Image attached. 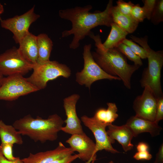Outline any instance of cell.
Returning <instances> with one entry per match:
<instances>
[{
    "mask_svg": "<svg viewBox=\"0 0 163 163\" xmlns=\"http://www.w3.org/2000/svg\"><path fill=\"white\" fill-rule=\"evenodd\" d=\"M113 2V0H110L105 9L102 11L90 12L92 8L91 5L84 7L76 6L59 11V16L61 18L70 21L72 24L70 29L64 30L62 33V37L73 35L69 45L70 48L75 49L78 48L80 41L85 37L89 36L91 30L95 27L98 26L110 27L113 22L111 15Z\"/></svg>",
    "mask_w": 163,
    "mask_h": 163,
    "instance_id": "obj_1",
    "label": "cell"
},
{
    "mask_svg": "<svg viewBox=\"0 0 163 163\" xmlns=\"http://www.w3.org/2000/svg\"><path fill=\"white\" fill-rule=\"evenodd\" d=\"M88 36L95 42L96 48L91 53L96 63L106 73L119 77L127 88L131 89L132 76L140 66L128 64L125 56L116 48L104 50L99 35L91 32Z\"/></svg>",
    "mask_w": 163,
    "mask_h": 163,
    "instance_id": "obj_2",
    "label": "cell"
},
{
    "mask_svg": "<svg viewBox=\"0 0 163 163\" xmlns=\"http://www.w3.org/2000/svg\"><path fill=\"white\" fill-rule=\"evenodd\" d=\"M64 123V120L56 114L49 116L46 119L39 116L34 118L27 115L15 120L13 126L21 135L27 136L34 142L43 143L56 140Z\"/></svg>",
    "mask_w": 163,
    "mask_h": 163,
    "instance_id": "obj_3",
    "label": "cell"
},
{
    "mask_svg": "<svg viewBox=\"0 0 163 163\" xmlns=\"http://www.w3.org/2000/svg\"><path fill=\"white\" fill-rule=\"evenodd\" d=\"M130 37L133 41L141 45L146 53L148 66L143 71L140 80L141 86L149 87L157 98L162 96L161 75L163 65V51H155L151 49L148 44L147 36L139 37L131 35Z\"/></svg>",
    "mask_w": 163,
    "mask_h": 163,
    "instance_id": "obj_4",
    "label": "cell"
},
{
    "mask_svg": "<svg viewBox=\"0 0 163 163\" xmlns=\"http://www.w3.org/2000/svg\"><path fill=\"white\" fill-rule=\"evenodd\" d=\"M33 70L32 73L27 79L39 91L45 88L50 81L59 77L68 78L71 75V70L67 66L56 61L37 63Z\"/></svg>",
    "mask_w": 163,
    "mask_h": 163,
    "instance_id": "obj_5",
    "label": "cell"
},
{
    "mask_svg": "<svg viewBox=\"0 0 163 163\" xmlns=\"http://www.w3.org/2000/svg\"><path fill=\"white\" fill-rule=\"evenodd\" d=\"M91 44L83 47L84 66L82 69L76 74V81L80 85H85L90 89L92 83L97 81L107 79L119 80L118 77L110 75L105 72L96 63L93 57Z\"/></svg>",
    "mask_w": 163,
    "mask_h": 163,
    "instance_id": "obj_6",
    "label": "cell"
},
{
    "mask_svg": "<svg viewBox=\"0 0 163 163\" xmlns=\"http://www.w3.org/2000/svg\"><path fill=\"white\" fill-rule=\"evenodd\" d=\"M38 91L23 75H13L3 78L0 87V100L11 101Z\"/></svg>",
    "mask_w": 163,
    "mask_h": 163,
    "instance_id": "obj_7",
    "label": "cell"
},
{
    "mask_svg": "<svg viewBox=\"0 0 163 163\" xmlns=\"http://www.w3.org/2000/svg\"><path fill=\"white\" fill-rule=\"evenodd\" d=\"M34 66L27 61L15 47L0 54V73L3 76L24 75L33 69Z\"/></svg>",
    "mask_w": 163,
    "mask_h": 163,
    "instance_id": "obj_8",
    "label": "cell"
},
{
    "mask_svg": "<svg viewBox=\"0 0 163 163\" xmlns=\"http://www.w3.org/2000/svg\"><path fill=\"white\" fill-rule=\"evenodd\" d=\"M34 6L24 14L6 19H0L1 27L8 30L13 34L15 43H18L29 32L31 24L40 17L34 12Z\"/></svg>",
    "mask_w": 163,
    "mask_h": 163,
    "instance_id": "obj_9",
    "label": "cell"
},
{
    "mask_svg": "<svg viewBox=\"0 0 163 163\" xmlns=\"http://www.w3.org/2000/svg\"><path fill=\"white\" fill-rule=\"evenodd\" d=\"M81 119L83 124L91 130L94 136L96 153L103 150L113 154L119 152L112 146V144L115 142V140L110 139L107 135L106 126L97 121L93 117H90L85 115Z\"/></svg>",
    "mask_w": 163,
    "mask_h": 163,
    "instance_id": "obj_10",
    "label": "cell"
},
{
    "mask_svg": "<svg viewBox=\"0 0 163 163\" xmlns=\"http://www.w3.org/2000/svg\"><path fill=\"white\" fill-rule=\"evenodd\" d=\"M141 95L137 96L133 104L136 117L151 121L155 119L157 98L148 87L144 88Z\"/></svg>",
    "mask_w": 163,
    "mask_h": 163,
    "instance_id": "obj_11",
    "label": "cell"
},
{
    "mask_svg": "<svg viewBox=\"0 0 163 163\" xmlns=\"http://www.w3.org/2000/svg\"><path fill=\"white\" fill-rule=\"evenodd\" d=\"M79 98V94H75L63 100V107L66 119L64 120L66 125L62 127L61 130L72 135L85 133L76 111V104Z\"/></svg>",
    "mask_w": 163,
    "mask_h": 163,
    "instance_id": "obj_12",
    "label": "cell"
},
{
    "mask_svg": "<svg viewBox=\"0 0 163 163\" xmlns=\"http://www.w3.org/2000/svg\"><path fill=\"white\" fill-rule=\"evenodd\" d=\"M66 142L74 152L78 153L79 158L86 161V163H91L96 160L95 143L85 133L72 135Z\"/></svg>",
    "mask_w": 163,
    "mask_h": 163,
    "instance_id": "obj_13",
    "label": "cell"
},
{
    "mask_svg": "<svg viewBox=\"0 0 163 163\" xmlns=\"http://www.w3.org/2000/svg\"><path fill=\"white\" fill-rule=\"evenodd\" d=\"M74 152L70 147H66L60 142L54 149L34 154L30 153L28 157L21 159L23 163H50L56 159L72 155Z\"/></svg>",
    "mask_w": 163,
    "mask_h": 163,
    "instance_id": "obj_14",
    "label": "cell"
},
{
    "mask_svg": "<svg viewBox=\"0 0 163 163\" xmlns=\"http://www.w3.org/2000/svg\"><path fill=\"white\" fill-rule=\"evenodd\" d=\"M132 131L134 137L144 133H149L152 137L159 135L162 129L158 123L146 120L136 116L131 117L125 124Z\"/></svg>",
    "mask_w": 163,
    "mask_h": 163,
    "instance_id": "obj_15",
    "label": "cell"
},
{
    "mask_svg": "<svg viewBox=\"0 0 163 163\" xmlns=\"http://www.w3.org/2000/svg\"><path fill=\"white\" fill-rule=\"evenodd\" d=\"M107 135L113 140H117L122 145L125 152L132 150L134 145L131 141L134 137L130 129L126 124L117 126L112 124L107 126Z\"/></svg>",
    "mask_w": 163,
    "mask_h": 163,
    "instance_id": "obj_16",
    "label": "cell"
},
{
    "mask_svg": "<svg viewBox=\"0 0 163 163\" xmlns=\"http://www.w3.org/2000/svg\"><path fill=\"white\" fill-rule=\"evenodd\" d=\"M19 44L18 49L23 57L30 63L36 64L38 57L37 36L29 32Z\"/></svg>",
    "mask_w": 163,
    "mask_h": 163,
    "instance_id": "obj_17",
    "label": "cell"
},
{
    "mask_svg": "<svg viewBox=\"0 0 163 163\" xmlns=\"http://www.w3.org/2000/svg\"><path fill=\"white\" fill-rule=\"evenodd\" d=\"M111 15L113 22L125 30L128 34L134 32L137 28L139 23L130 15H127L119 11L117 6H113Z\"/></svg>",
    "mask_w": 163,
    "mask_h": 163,
    "instance_id": "obj_18",
    "label": "cell"
},
{
    "mask_svg": "<svg viewBox=\"0 0 163 163\" xmlns=\"http://www.w3.org/2000/svg\"><path fill=\"white\" fill-rule=\"evenodd\" d=\"M111 29L105 41L102 44L104 50L116 48L122 43L128 34L125 30L116 23L113 22L111 24Z\"/></svg>",
    "mask_w": 163,
    "mask_h": 163,
    "instance_id": "obj_19",
    "label": "cell"
},
{
    "mask_svg": "<svg viewBox=\"0 0 163 163\" xmlns=\"http://www.w3.org/2000/svg\"><path fill=\"white\" fill-rule=\"evenodd\" d=\"M107 109L100 108L96 111L94 118L100 123L107 126L112 124L118 117V109L115 104L107 103Z\"/></svg>",
    "mask_w": 163,
    "mask_h": 163,
    "instance_id": "obj_20",
    "label": "cell"
},
{
    "mask_svg": "<svg viewBox=\"0 0 163 163\" xmlns=\"http://www.w3.org/2000/svg\"><path fill=\"white\" fill-rule=\"evenodd\" d=\"M37 36L38 50L37 63L50 61L53 46L52 40L47 34L44 33L40 34Z\"/></svg>",
    "mask_w": 163,
    "mask_h": 163,
    "instance_id": "obj_21",
    "label": "cell"
},
{
    "mask_svg": "<svg viewBox=\"0 0 163 163\" xmlns=\"http://www.w3.org/2000/svg\"><path fill=\"white\" fill-rule=\"evenodd\" d=\"M0 138L1 143L21 145L23 141L21 135L13 126L5 124L0 120Z\"/></svg>",
    "mask_w": 163,
    "mask_h": 163,
    "instance_id": "obj_22",
    "label": "cell"
},
{
    "mask_svg": "<svg viewBox=\"0 0 163 163\" xmlns=\"http://www.w3.org/2000/svg\"><path fill=\"white\" fill-rule=\"evenodd\" d=\"M115 48L129 59L133 62L134 65L140 67L142 65L143 63L141 59L135 54L126 45L122 43Z\"/></svg>",
    "mask_w": 163,
    "mask_h": 163,
    "instance_id": "obj_23",
    "label": "cell"
},
{
    "mask_svg": "<svg viewBox=\"0 0 163 163\" xmlns=\"http://www.w3.org/2000/svg\"><path fill=\"white\" fill-rule=\"evenodd\" d=\"M150 20L155 25H157L163 21V0H156Z\"/></svg>",
    "mask_w": 163,
    "mask_h": 163,
    "instance_id": "obj_24",
    "label": "cell"
},
{
    "mask_svg": "<svg viewBox=\"0 0 163 163\" xmlns=\"http://www.w3.org/2000/svg\"><path fill=\"white\" fill-rule=\"evenodd\" d=\"M122 43L128 46L133 52L141 59L147 58L146 53L145 50L132 40L126 38L122 42Z\"/></svg>",
    "mask_w": 163,
    "mask_h": 163,
    "instance_id": "obj_25",
    "label": "cell"
},
{
    "mask_svg": "<svg viewBox=\"0 0 163 163\" xmlns=\"http://www.w3.org/2000/svg\"><path fill=\"white\" fill-rule=\"evenodd\" d=\"M131 16L138 23L143 22L146 18V15L144 10L142 7L137 4L135 5L131 10Z\"/></svg>",
    "mask_w": 163,
    "mask_h": 163,
    "instance_id": "obj_26",
    "label": "cell"
},
{
    "mask_svg": "<svg viewBox=\"0 0 163 163\" xmlns=\"http://www.w3.org/2000/svg\"><path fill=\"white\" fill-rule=\"evenodd\" d=\"M13 144L1 143L0 147L2 152L7 159L10 161H14L17 159L18 157H15L13 153Z\"/></svg>",
    "mask_w": 163,
    "mask_h": 163,
    "instance_id": "obj_27",
    "label": "cell"
},
{
    "mask_svg": "<svg viewBox=\"0 0 163 163\" xmlns=\"http://www.w3.org/2000/svg\"><path fill=\"white\" fill-rule=\"evenodd\" d=\"M117 6L121 13L127 15H130L132 8L135 5L131 1L128 2L123 0H119L117 2Z\"/></svg>",
    "mask_w": 163,
    "mask_h": 163,
    "instance_id": "obj_28",
    "label": "cell"
},
{
    "mask_svg": "<svg viewBox=\"0 0 163 163\" xmlns=\"http://www.w3.org/2000/svg\"><path fill=\"white\" fill-rule=\"evenodd\" d=\"M157 0H143L144 5L142 7L145 11L146 18L150 20L152 12L156 4Z\"/></svg>",
    "mask_w": 163,
    "mask_h": 163,
    "instance_id": "obj_29",
    "label": "cell"
},
{
    "mask_svg": "<svg viewBox=\"0 0 163 163\" xmlns=\"http://www.w3.org/2000/svg\"><path fill=\"white\" fill-rule=\"evenodd\" d=\"M157 104L155 122L158 123L163 119V96L157 98Z\"/></svg>",
    "mask_w": 163,
    "mask_h": 163,
    "instance_id": "obj_30",
    "label": "cell"
},
{
    "mask_svg": "<svg viewBox=\"0 0 163 163\" xmlns=\"http://www.w3.org/2000/svg\"><path fill=\"white\" fill-rule=\"evenodd\" d=\"M78 154L71 155L65 157L56 159L50 163H71L77 158H79Z\"/></svg>",
    "mask_w": 163,
    "mask_h": 163,
    "instance_id": "obj_31",
    "label": "cell"
},
{
    "mask_svg": "<svg viewBox=\"0 0 163 163\" xmlns=\"http://www.w3.org/2000/svg\"><path fill=\"white\" fill-rule=\"evenodd\" d=\"M133 158L137 160H149L152 158V155L148 151L137 152L133 155Z\"/></svg>",
    "mask_w": 163,
    "mask_h": 163,
    "instance_id": "obj_32",
    "label": "cell"
},
{
    "mask_svg": "<svg viewBox=\"0 0 163 163\" xmlns=\"http://www.w3.org/2000/svg\"><path fill=\"white\" fill-rule=\"evenodd\" d=\"M0 163H23L19 157L14 161H10L6 158L3 155L0 147Z\"/></svg>",
    "mask_w": 163,
    "mask_h": 163,
    "instance_id": "obj_33",
    "label": "cell"
},
{
    "mask_svg": "<svg viewBox=\"0 0 163 163\" xmlns=\"http://www.w3.org/2000/svg\"><path fill=\"white\" fill-rule=\"evenodd\" d=\"M154 163H163V144L160 145Z\"/></svg>",
    "mask_w": 163,
    "mask_h": 163,
    "instance_id": "obj_34",
    "label": "cell"
},
{
    "mask_svg": "<svg viewBox=\"0 0 163 163\" xmlns=\"http://www.w3.org/2000/svg\"><path fill=\"white\" fill-rule=\"evenodd\" d=\"M136 149L138 152L148 151L149 146L146 143L141 142L137 144Z\"/></svg>",
    "mask_w": 163,
    "mask_h": 163,
    "instance_id": "obj_35",
    "label": "cell"
},
{
    "mask_svg": "<svg viewBox=\"0 0 163 163\" xmlns=\"http://www.w3.org/2000/svg\"><path fill=\"white\" fill-rule=\"evenodd\" d=\"M4 11V8L3 6L0 3V15L2 14Z\"/></svg>",
    "mask_w": 163,
    "mask_h": 163,
    "instance_id": "obj_36",
    "label": "cell"
},
{
    "mask_svg": "<svg viewBox=\"0 0 163 163\" xmlns=\"http://www.w3.org/2000/svg\"><path fill=\"white\" fill-rule=\"evenodd\" d=\"M3 78V76L0 73V87L1 85L2 80Z\"/></svg>",
    "mask_w": 163,
    "mask_h": 163,
    "instance_id": "obj_37",
    "label": "cell"
},
{
    "mask_svg": "<svg viewBox=\"0 0 163 163\" xmlns=\"http://www.w3.org/2000/svg\"><path fill=\"white\" fill-rule=\"evenodd\" d=\"M108 163H114L113 161H111Z\"/></svg>",
    "mask_w": 163,
    "mask_h": 163,
    "instance_id": "obj_38",
    "label": "cell"
},
{
    "mask_svg": "<svg viewBox=\"0 0 163 163\" xmlns=\"http://www.w3.org/2000/svg\"><path fill=\"white\" fill-rule=\"evenodd\" d=\"M94 161H92L91 163H93L94 162Z\"/></svg>",
    "mask_w": 163,
    "mask_h": 163,
    "instance_id": "obj_39",
    "label": "cell"
}]
</instances>
